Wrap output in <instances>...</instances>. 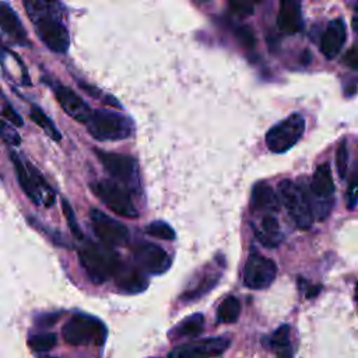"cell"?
I'll return each instance as SVG.
<instances>
[{"label":"cell","instance_id":"6da1fadb","mask_svg":"<svg viewBox=\"0 0 358 358\" xmlns=\"http://www.w3.org/2000/svg\"><path fill=\"white\" fill-rule=\"evenodd\" d=\"M22 4L42 43L55 53H66L70 35L62 0H22Z\"/></svg>","mask_w":358,"mask_h":358},{"label":"cell","instance_id":"7a4b0ae2","mask_svg":"<svg viewBox=\"0 0 358 358\" xmlns=\"http://www.w3.org/2000/svg\"><path fill=\"white\" fill-rule=\"evenodd\" d=\"M78 260L94 284H102L112 278L122 264L112 246L95 242H87L80 248Z\"/></svg>","mask_w":358,"mask_h":358},{"label":"cell","instance_id":"3957f363","mask_svg":"<svg viewBox=\"0 0 358 358\" xmlns=\"http://www.w3.org/2000/svg\"><path fill=\"white\" fill-rule=\"evenodd\" d=\"M87 124V130L98 141H119L131 136L133 120L119 112L109 109L92 110Z\"/></svg>","mask_w":358,"mask_h":358},{"label":"cell","instance_id":"277c9868","mask_svg":"<svg viewBox=\"0 0 358 358\" xmlns=\"http://www.w3.org/2000/svg\"><path fill=\"white\" fill-rule=\"evenodd\" d=\"M10 159L15 169L17 180L28 199L35 204H43L46 207H50L55 203V193L48 182L43 179V176L39 173V171L29 162H22L15 151L10 152Z\"/></svg>","mask_w":358,"mask_h":358},{"label":"cell","instance_id":"5b68a950","mask_svg":"<svg viewBox=\"0 0 358 358\" xmlns=\"http://www.w3.org/2000/svg\"><path fill=\"white\" fill-rule=\"evenodd\" d=\"M106 334L105 323L101 319L85 313L71 316L62 329L63 340L70 345H101L103 344Z\"/></svg>","mask_w":358,"mask_h":358},{"label":"cell","instance_id":"8992f818","mask_svg":"<svg viewBox=\"0 0 358 358\" xmlns=\"http://www.w3.org/2000/svg\"><path fill=\"white\" fill-rule=\"evenodd\" d=\"M278 196L295 225L299 229H309L313 224V215L305 185L282 179L278 183Z\"/></svg>","mask_w":358,"mask_h":358},{"label":"cell","instance_id":"52a82bcc","mask_svg":"<svg viewBox=\"0 0 358 358\" xmlns=\"http://www.w3.org/2000/svg\"><path fill=\"white\" fill-rule=\"evenodd\" d=\"M334 180L331 175V169L329 162L320 164L312 176L308 199L312 210V215L316 217V220H324L333 206V196H334Z\"/></svg>","mask_w":358,"mask_h":358},{"label":"cell","instance_id":"ba28073f","mask_svg":"<svg viewBox=\"0 0 358 358\" xmlns=\"http://www.w3.org/2000/svg\"><path fill=\"white\" fill-rule=\"evenodd\" d=\"M91 190L115 214L126 218H136L138 215L127 186L116 180L103 179L91 183Z\"/></svg>","mask_w":358,"mask_h":358},{"label":"cell","instance_id":"9c48e42d","mask_svg":"<svg viewBox=\"0 0 358 358\" xmlns=\"http://www.w3.org/2000/svg\"><path fill=\"white\" fill-rule=\"evenodd\" d=\"M305 131V117L295 112L271 126L266 133V145L274 154H282L292 148Z\"/></svg>","mask_w":358,"mask_h":358},{"label":"cell","instance_id":"30bf717a","mask_svg":"<svg viewBox=\"0 0 358 358\" xmlns=\"http://www.w3.org/2000/svg\"><path fill=\"white\" fill-rule=\"evenodd\" d=\"M95 155L102 164L103 169L119 183H123L124 186L137 183V162L133 157L117 154V152H108L103 150L95 148Z\"/></svg>","mask_w":358,"mask_h":358},{"label":"cell","instance_id":"8fae6325","mask_svg":"<svg viewBox=\"0 0 358 358\" xmlns=\"http://www.w3.org/2000/svg\"><path fill=\"white\" fill-rule=\"evenodd\" d=\"M277 275V266L274 260L260 255L250 253L243 268V284L252 289H263L271 285Z\"/></svg>","mask_w":358,"mask_h":358},{"label":"cell","instance_id":"7c38bea8","mask_svg":"<svg viewBox=\"0 0 358 358\" xmlns=\"http://www.w3.org/2000/svg\"><path fill=\"white\" fill-rule=\"evenodd\" d=\"M90 218L94 232L102 243L108 246H122L129 241L130 232L123 222L109 217L98 208L90 210Z\"/></svg>","mask_w":358,"mask_h":358},{"label":"cell","instance_id":"4fadbf2b","mask_svg":"<svg viewBox=\"0 0 358 358\" xmlns=\"http://www.w3.org/2000/svg\"><path fill=\"white\" fill-rule=\"evenodd\" d=\"M229 347L227 337H208L179 344L168 352V358H214L222 355Z\"/></svg>","mask_w":358,"mask_h":358},{"label":"cell","instance_id":"5bb4252c","mask_svg":"<svg viewBox=\"0 0 358 358\" xmlns=\"http://www.w3.org/2000/svg\"><path fill=\"white\" fill-rule=\"evenodd\" d=\"M133 257L143 271L148 274H164L171 267L168 253L152 242H138L133 246Z\"/></svg>","mask_w":358,"mask_h":358},{"label":"cell","instance_id":"9a60e30c","mask_svg":"<svg viewBox=\"0 0 358 358\" xmlns=\"http://www.w3.org/2000/svg\"><path fill=\"white\" fill-rule=\"evenodd\" d=\"M53 90V94L59 102V105L62 106V109L74 120H77L78 123L85 124L92 113L91 106L81 98L78 96L71 88L57 83V81H49L45 80Z\"/></svg>","mask_w":358,"mask_h":358},{"label":"cell","instance_id":"2e32d148","mask_svg":"<svg viewBox=\"0 0 358 358\" xmlns=\"http://www.w3.org/2000/svg\"><path fill=\"white\" fill-rule=\"evenodd\" d=\"M215 266H217V263L210 264L203 268L201 275H199L197 280L192 284V287L189 285L180 295L182 302H186V303L194 302V301L200 299L201 296H204L207 292H210L218 284L222 270L217 268Z\"/></svg>","mask_w":358,"mask_h":358},{"label":"cell","instance_id":"e0dca14e","mask_svg":"<svg viewBox=\"0 0 358 358\" xmlns=\"http://www.w3.org/2000/svg\"><path fill=\"white\" fill-rule=\"evenodd\" d=\"M0 29L14 43L20 46H29L31 42L27 36L25 27L22 25L20 17L13 10V7L6 1H0Z\"/></svg>","mask_w":358,"mask_h":358},{"label":"cell","instance_id":"ac0fdd59","mask_svg":"<svg viewBox=\"0 0 358 358\" xmlns=\"http://www.w3.org/2000/svg\"><path fill=\"white\" fill-rule=\"evenodd\" d=\"M345 39H347V31L343 20L341 18L331 20L322 35L320 52L326 59L331 60L340 53Z\"/></svg>","mask_w":358,"mask_h":358},{"label":"cell","instance_id":"d6986e66","mask_svg":"<svg viewBox=\"0 0 358 358\" xmlns=\"http://www.w3.org/2000/svg\"><path fill=\"white\" fill-rule=\"evenodd\" d=\"M277 25L287 35H295L302 29L301 0H280Z\"/></svg>","mask_w":358,"mask_h":358},{"label":"cell","instance_id":"ffe728a7","mask_svg":"<svg viewBox=\"0 0 358 358\" xmlns=\"http://www.w3.org/2000/svg\"><path fill=\"white\" fill-rule=\"evenodd\" d=\"M115 277L116 287L124 294H137L147 288V278L140 267L120 264Z\"/></svg>","mask_w":358,"mask_h":358},{"label":"cell","instance_id":"44dd1931","mask_svg":"<svg viewBox=\"0 0 358 358\" xmlns=\"http://www.w3.org/2000/svg\"><path fill=\"white\" fill-rule=\"evenodd\" d=\"M250 204L253 210H257L260 213L271 214L278 211L280 201L273 190V187L264 182H259L253 186L252 189V196H250Z\"/></svg>","mask_w":358,"mask_h":358},{"label":"cell","instance_id":"7402d4cb","mask_svg":"<svg viewBox=\"0 0 358 358\" xmlns=\"http://www.w3.org/2000/svg\"><path fill=\"white\" fill-rule=\"evenodd\" d=\"M255 234L259 242L266 248H277L282 239L280 224L273 214L263 215L259 228L255 229Z\"/></svg>","mask_w":358,"mask_h":358},{"label":"cell","instance_id":"603a6c76","mask_svg":"<svg viewBox=\"0 0 358 358\" xmlns=\"http://www.w3.org/2000/svg\"><path fill=\"white\" fill-rule=\"evenodd\" d=\"M204 316L201 313H193L179 322L172 330L169 331L171 340H180L187 337H194L204 330Z\"/></svg>","mask_w":358,"mask_h":358},{"label":"cell","instance_id":"cb8c5ba5","mask_svg":"<svg viewBox=\"0 0 358 358\" xmlns=\"http://www.w3.org/2000/svg\"><path fill=\"white\" fill-rule=\"evenodd\" d=\"M289 331L291 329L288 324H281L268 338V347L275 352L277 358H292Z\"/></svg>","mask_w":358,"mask_h":358},{"label":"cell","instance_id":"d4e9b609","mask_svg":"<svg viewBox=\"0 0 358 358\" xmlns=\"http://www.w3.org/2000/svg\"><path fill=\"white\" fill-rule=\"evenodd\" d=\"M29 117L34 123H36L52 140L55 141H60L62 140V134L59 131V129L55 126V123L50 120V117L36 105H31V112H29Z\"/></svg>","mask_w":358,"mask_h":358},{"label":"cell","instance_id":"484cf974","mask_svg":"<svg viewBox=\"0 0 358 358\" xmlns=\"http://www.w3.org/2000/svg\"><path fill=\"white\" fill-rule=\"evenodd\" d=\"M241 315V302L236 296H227L217 309V319L221 323H235Z\"/></svg>","mask_w":358,"mask_h":358},{"label":"cell","instance_id":"4316f807","mask_svg":"<svg viewBox=\"0 0 358 358\" xmlns=\"http://www.w3.org/2000/svg\"><path fill=\"white\" fill-rule=\"evenodd\" d=\"M57 343V336L55 333H38L28 337V347L35 352H48Z\"/></svg>","mask_w":358,"mask_h":358},{"label":"cell","instance_id":"83f0119b","mask_svg":"<svg viewBox=\"0 0 358 358\" xmlns=\"http://www.w3.org/2000/svg\"><path fill=\"white\" fill-rule=\"evenodd\" d=\"M145 232L152 238H158V239H164V241H173L176 238L173 228L169 224H166L165 221L150 222L145 227Z\"/></svg>","mask_w":358,"mask_h":358},{"label":"cell","instance_id":"f1b7e54d","mask_svg":"<svg viewBox=\"0 0 358 358\" xmlns=\"http://www.w3.org/2000/svg\"><path fill=\"white\" fill-rule=\"evenodd\" d=\"M0 115L3 117H6V120H8L13 126L21 127L24 126V120L21 117V115L13 108V105L8 102V99L6 98V95L3 94L1 88H0Z\"/></svg>","mask_w":358,"mask_h":358},{"label":"cell","instance_id":"f546056e","mask_svg":"<svg viewBox=\"0 0 358 358\" xmlns=\"http://www.w3.org/2000/svg\"><path fill=\"white\" fill-rule=\"evenodd\" d=\"M77 84H78V87H80L84 92H87L90 96L96 98V99L102 101V102L106 103V105H110V106H115V108H122V105L117 102L116 98H113L112 95H109V94L101 91L99 88H96V87H94V85H90V84H87V83H83V81H77Z\"/></svg>","mask_w":358,"mask_h":358},{"label":"cell","instance_id":"4dcf8cb0","mask_svg":"<svg viewBox=\"0 0 358 358\" xmlns=\"http://www.w3.org/2000/svg\"><path fill=\"white\" fill-rule=\"evenodd\" d=\"M62 210H63V214H64V217H66V221H67V225H69V228H70V232L73 234V236L76 238V239H78V241H81L83 238H84V235H83V232H81V229H80V225H78V222H77V220H76V214H74V211H73V207L70 206V203L67 201V200H62Z\"/></svg>","mask_w":358,"mask_h":358},{"label":"cell","instance_id":"1f68e13d","mask_svg":"<svg viewBox=\"0 0 358 358\" xmlns=\"http://www.w3.org/2000/svg\"><path fill=\"white\" fill-rule=\"evenodd\" d=\"M348 145L347 141L343 140L336 151V168H337V173L341 179L345 178L347 175V169H348Z\"/></svg>","mask_w":358,"mask_h":358},{"label":"cell","instance_id":"d6a6232c","mask_svg":"<svg viewBox=\"0 0 358 358\" xmlns=\"http://www.w3.org/2000/svg\"><path fill=\"white\" fill-rule=\"evenodd\" d=\"M262 0H228L229 8L232 13H235L239 17H248L253 14V8L256 3H260Z\"/></svg>","mask_w":358,"mask_h":358},{"label":"cell","instance_id":"836d02e7","mask_svg":"<svg viewBox=\"0 0 358 358\" xmlns=\"http://www.w3.org/2000/svg\"><path fill=\"white\" fill-rule=\"evenodd\" d=\"M0 138L6 141L10 145H20L21 144V137L17 133V130L6 123V120L0 119Z\"/></svg>","mask_w":358,"mask_h":358},{"label":"cell","instance_id":"e575fe53","mask_svg":"<svg viewBox=\"0 0 358 358\" xmlns=\"http://www.w3.org/2000/svg\"><path fill=\"white\" fill-rule=\"evenodd\" d=\"M235 36L241 42L242 46L252 49L255 46V36L253 32L248 27H239L235 29Z\"/></svg>","mask_w":358,"mask_h":358},{"label":"cell","instance_id":"d590c367","mask_svg":"<svg viewBox=\"0 0 358 358\" xmlns=\"http://www.w3.org/2000/svg\"><path fill=\"white\" fill-rule=\"evenodd\" d=\"M355 204H357V180H355V175H354L351 179L348 192H347V207L350 210H354Z\"/></svg>","mask_w":358,"mask_h":358},{"label":"cell","instance_id":"8d00e7d4","mask_svg":"<svg viewBox=\"0 0 358 358\" xmlns=\"http://www.w3.org/2000/svg\"><path fill=\"white\" fill-rule=\"evenodd\" d=\"M343 62L347 63V66L351 67L352 70H357L358 62H357V50H355V46H352V48L345 53V57L343 59Z\"/></svg>","mask_w":358,"mask_h":358}]
</instances>
